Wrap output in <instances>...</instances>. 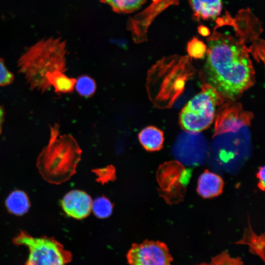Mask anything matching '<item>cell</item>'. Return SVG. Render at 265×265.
Wrapping results in <instances>:
<instances>
[{
	"mask_svg": "<svg viewBox=\"0 0 265 265\" xmlns=\"http://www.w3.org/2000/svg\"><path fill=\"white\" fill-rule=\"evenodd\" d=\"M265 167H261L257 174V177L258 178L259 182H258V186L262 190H264L265 189Z\"/></svg>",
	"mask_w": 265,
	"mask_h": 265,
	"instance_id": "7402d4cb",
	"label": "cell"
},
{
	"mask_svg": "<svg viewBox=\"0 0 265 265\" xmlns=\"http://www.w3.org/2000/svg\"><path fill=\"white\" fill-rule=\"evenodd\" d=\"M92 202L91 197L86 192L75 189L64 195L61 201V206L68 216L80 220L90 214Z\"/></svg>",
	"mask_w": 265,
	"mask_h": 265,
	"instance_id": "ba28073f",
	"label": "cell"
},
{
	"mask_svg": "<svg viewBox=\"0 0 265 265\" xmlns=\"http://www.w3.org/2000/svg\"><path fill=\"white\" fill-rule=\"evenodd\" d=\"M238 243L248 245L251 250L264 259V235H257L252 230L250 224L246 228L243 238Z\"/></svg>",
	"mask_w": 265,
	"mask_h": 265,
	"instance_id": "5bb4252c",
	"label": "cell"
},
{
	"mask_svg": "<svg viewBox=\"0 0 265 265\" xmlns=\"http://www.w3.org/2000/svg\"><path fill=\"white\" fill-rule=\"evenodd\" d=\"M116 12L129 13L137 10L146 0H100Z\"/></svg>",
	"mask_w": 265,
	"mask_h": 265,
	"instance_id": "9a60e30c",
	"label": "cell"
},
{
	"mask_svg": "<svg viewBox=\"0 0 265 265\" xmlns=\"http://www.w3.org/2000/svg\"><path fill=\"white\" fill-rule=\"evenodd\" d=\"M66 44L60 38L41 39L28 48L18 61L19 72L32 89L44 92L55 75L64 73Z\"/></svg>",
	"mask_w": 265,
	"mask_h": 265,
	"instance_id": "7a4b0ae2",
	"label": "cell"
},
{
	"mask_svg": "<svg viewBox=\"0 0 265 265\" xmlns=\"http://www.w3.org/2000/svg\"><path fill=\"white\" fill-rule=\"evenodd\" d=\"M13 242L28 248L29 255L25 265H66L72 259V253L53 238L35 237L21 231Z\"/></svg>",
	"mask_w": 265,
	"mask_h": 265,
	"instance_id": "5b68a950",
	"label": "cell"
},
{
	"mask_svg": "<svg viewBox=\"0 0 265 265\" xmlns=\"http://www.w3.org/2000/svg\"><path fill=\"white\" fill-rule=\"evenodd\" d=\"M221 97L208 84L204 86L203 90L189 101L181 111L179 123L182 128L192 132L207 129L213 121Z\"/></svg>",
	"mask_w": 265,
	"mask_h": 265,
	"instance_id": "277c9868",
	"label": "cell"
},
{
	"mask_svg": "<svg viewBox=\"0 0 265 265\" xmlns=\"http://www.w3.org/2000/svg\"><path fill=\"white\" fill-rule=\"evenodd\" d=\"M190 4L194 16L203 20L215 18L222 8L221 0H190Z\"/></svg>",
	"mask_w": 265,
	"mask_h": 265,
	"instance_id": "7c38bea8",
	"label": "cell"
},
{
	"mask_svg": "<svg viewBox=\"0 0 265 265\" xmlns=\"http://www.w3.org/2000/svg\"><path fill=\"white\" fill-rule=\"evenodd\" d=\"M76 79L67 77L64 73L55 75L51 81L52 86L58 93H68L75 88Z\"/></svg>",
	"mask_w": 265,
	"mask_h": 265,
	"instance_id": "2e32d148",
	"label": "cell"
},
{
	"mask_svg": "<svg viewBox=\"0 0 265 265\" xmlns=\"http://www.w3.org/2000/svg\"><path fill=\"white\" fill-rule=\"evenodd\" d=\"M201 265H211L210 264H202Z\"/></svg>",
	"mask_w": 265,
	"mask_h": 265,
	"instance_id": "cb8c5ba5",
	"label": "cell"
},
{
	"mask_svg": "<svg viewBox=\"0 0 265 265\" xmlns=\"http://www.w3.org/2000/svg\"><path fill=\"white\" fill-rule=\"evenodd\" d=\"M127 259L130 265H172L173 261L164 243L148 240L132 244Z\"/></svg>",
	"mask_w": 265,
	"mask_h": 265,
	"instance_id": "8992f818",
	"label": "cell"
},
{
	"mask_svg": "<svg viewBox=\"0 0 265 265\" xmlns=\"http://www.w3.org/2000/svg\"><path fill=\"white\" fill-rule=\"evenodd\" d=\"M112 209L111 202L105 196L97 197L92 202V210L99 218H106L110 216Z\"/></svg>",
	"mask_w": 265,
	"mask_h": 265,
	"instance_id": "e0dca14e",
	"label": "cell"
},
{
	"mask_svg": "<svg viewBox=\"0 0 265 265\" xmlns=\"http://www.w3.org/2000/svg\"><path fill=\"white\" fill-rule=\"evenodd\" d=\"M13 80V74L6 67L3 60L0 58V86L8 85Z\"/></svg>",
	"mask_w": 265,
	"mask_h": 265,
	"instance_id": "44dd1931",
	"label": "cell"
},
{
	"mask_svg": "<svg viewBox=\"0 0 265 265\" xmlns=\"http://www.w3.org/2000/svg\"><path fill=\"white\" fill-rule=\"evenodd\" d=\"M138 138L140 144L148 151H157L163 147V132L156 127L149 126L143 128L139 132Z\"/></svg>",
	"mask_w": 265,
	"mask_h": 265,
	"instance_id": "8fae6325",
	"label": "cell"
},
{
	"mask_svg": "<svg viewBox=\"0 0 265 265\" xmlns=\"http://www.w3.org/2000/svg\"><path fill=\"white\" fill-rule=\"evenodd\" d=\"M224 182L220 176L208 170H205L199 176L197 190L202 197L210 198L221 194Z\"/></svg>",
	"mask_w": 265,
	"mask_h": 265,
	"instance_id": "30bf717a",
	"label": "cell"
},
{
	"mask_svg": "<svg viewBox=\"0 0 265 265\" xmlns=\"http://www.w3.org/2000/svg\"><path fill=\"white\" fill-rule=\"evenodd\" d=\"M4 112L2 107L0 106V133L1 130L2 124L3 120Z\"/></svg>",
	"mask_w": 265,
	"mask_h": 265,
	"instance_id": "603a6c76",
	"label": "cell"
},
{
	"mask_svg": "<svg viewBox=\"0 0 265 265\" xmlns=\"http://www.w3.org/2000/svg\"><path fill=\"white\" fill-rule=\"evenodd\" d=\"M75 88L80 96L90 97L95 93L96 84L95 81L90 77L82 75L76 80Z\"/></svg>",
	"mask_w": 265,
	"mask_h": 265,
	"instance_id": "ac0fdd59",
	"label": "cell"
},
{
	"mask_svg": "<svg viewBox=\"0 0 265 265\" xmlns=\"http://www.w3.org/2000/svg\"><path fill=\"white\" fill-rule=\"evenodd\" d=\"M261 32L259 20L248 9L217 19L207 38L205 71L207 84L221 97L235 100L253 85L255 71L246 44L259 40Z\"/></svg>",
	"mask_w": 265,
	"mask_h": 265,
	"instance_id": "6da1fadb",
	"label": "cell"
},
{
	"mask_svg": "<svg viewBox=\"0 0 265 265\" xmlns=\"http://www.w3.org/2000/svg\"><path fill=\"white\" fill-rule=\"evenodd\" d=\"M5 205L8 211L16 215H22L30 208V202L26 194L23 191L16 190L7 197Z\"/></svg>",
	"mask_w": 265,
	"mask_h": 265,
	"instance_id": "4fadbf2b",
	"label": "cell"
},
{
	"mask_svg": "<svg viewBox=\"0 0 265 265\" xmlns=\"http://www.w3.org/2000/svg\"><path fill=\"white\" fill-rule=\"evenodd\" d=\"M187 50L191 57L200 59L206 54L207 46L201 41L194 38L188 43Z\"/></svg>",
	"mask_w": 265,
	"mask_h": 265,
	"instance_id": "d6986e66",
	"label": "cell"
},
{
	"mask_svg": "<svg viewBox=\"0 0 265 265\" xmlns=\"http://www.w3.org/2000/svg\"><path fill=\"white\" fill-rule=\"evenodd\" d=\"M184 169L181 164L175 161L164 163L159 167L157 179L160 193L165 200H169L171 196L175 195V191L181 188L183 183L181 175L184 174Z\"/></svg>",
	"mask_w": 265,
	"mask_h": 265,
	"instance_id": "52a82bcc",
	"label": "cell"
},
{
	"mask_svg": "<svg viewBox=\"0 0 265 265\" xmlns=\"http://www.w3.org/2000/svg\"><path fill=\"white\" fill-rule=\"evenodd\" d=\"M96 175L98 176L97 180L105 183L115 179V168L112 166L95 170Z\"/></svg>",
	"mask_w": 265,
	"mask_h": 265,
	"instance_id": "ffe728a7",
	"label": "cell"
},
{
	"mask_svg": "<svg viewBox=\"0 0 265 265\" xmlns=\"http://www.w3.org/2000/svg\"><path fill=\"white\" fill-rule=\"evenodd\" d=\"M250 121L249 114L235 106L224 109L217 117L215 129L216 134L228 132H235Z\"/></svg>",
	"mask_w": 265,
	"mask_h": 265,
	"instance_id": "9c48e42d",
	"label": "cell"
},
{
	"mask_svg": "<svg viewBox=\"0 0 265 265\" xmlns=\"http://www.w3.org/2000/svg\"><path fill=\"white\" fill-rule=\"evenodd\" d=\"M81 153L74 137L60 134L59 126L55 125L51 128L48 144L38 157L37 167L44 180L59 185L76 173Z\"/></svg>",
	"mask_w": 265,
	"mask_h": 265,
	"instance_id": "3957f363",
	"label": "cell"
}]
</instances>
